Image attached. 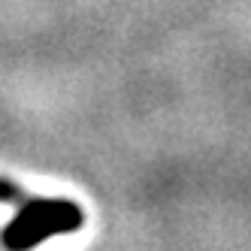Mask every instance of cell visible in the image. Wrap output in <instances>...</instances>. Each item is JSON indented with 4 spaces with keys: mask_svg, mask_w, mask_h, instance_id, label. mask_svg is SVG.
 <instances>
[{
    "mask_svg": "<svg viewBox=\"0 0 251 251\" xmlns=\"http://www.w3.org/2000/svg\"><path fill=\"white\" fill-rule=\"evenodd\" d=\"M0 203H15V215L0 227V245L6 251H33L51 236L76 233L85 224L79 203L58 197H33L9 178H0Z\"/></svg>",
    "mask_w": 251,
    "mask_h": 251,
    "instance_id": "6da1fadb",
    "label": "cell"
}]
</instances>
